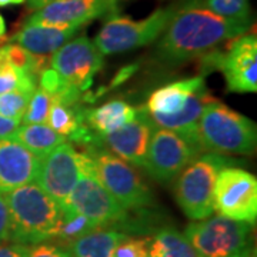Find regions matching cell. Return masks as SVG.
Instances as JSON below:
<instances>
[{"instance_id":"cell-1","label":"cell","mask_w":257,"mask_h":257,"mask_svg":"<svg viewBox=\"0 0 257 257\" xmlns=\"http://www.w3.org/2000/svg\"><path fill=\"white\" fill-rule=\"evenodd\" d=\"M251 23L221 18L202 0H182L175 18L157 43L156 56L169 66L207 55L223 42L244 35Z\"/></svg>"},{"instance_id":"cell-2","label":"cell","mask_w":257,"mask_h":257,"mask_svg":"<svg viewBox=\"0 0 257 257\" xmlns=\"http://www.w3.org/2000/svg\"><path fill=\"white\" fill-rule=\"evenodd\" d=\"M10 216V240L20 244H39L56 239L62 207L35 182L5 193Z\"/></svg>"},{"instance_id":"cell-3","label":"cell","mask_w":257,"mask_h":257,"mask_svg":"<svg viewBox=\"0 0 257 257\" xmlns=\"http://www.w3.org/2000/svg\"><path fill=\"white\" fill-rule=\"evenodd\" d=\"M197 136L204 152L250 155L256 149V123L213 99L203 109Z\"/></svg>"},{"instance_id":"cell-4","label":"cell","mask_w":257,"mask_h":257,"mask_svg":"<svg viewBox=\"0 0 257 257\" xmlns=\"http://www.w3.org/2000/svg\"><path fill=\"white\" fill-rule=\"evenodd\" d=\"M236 163L224 155L204 152L194 157L177 176L175 197L179 207L192 220L213 214V190L221 169Z\"/></svg>"},{"instance_id":"cell-5","label":"cell","mask_w":257,"mask_h":257,"mask_svg":"<svg viewBox=\"0 0 257 257\" xmlns=\"http://www.w3.org/2000/svg\"><path fill=\"white\" fill-rule=\"evenodd\" d=\"M251 230L250 223L217 214L193 221L183 234L200 257H254Z\"/></svg>"},{"instance_id":"cell-6","label":"cell","mask_w":257,"mask_h":257,"mask_svg":"<svg viewBox=\"0 0 257 257\" xmlns=\"http://www.w3.org/2000/svg\"><path fill=\"white\" fill-rule=\"evenodd\" d=\"M180 5L182 0H177L167 8L155 10L149 18L138 22L128 18L113 16L104 23L93 43L103 56L147 46L163 35Z\"/></svg>"},{"instance_id":"cell-7","label":"cell","mask_w":257,"mask_h":257,"mask_svg":"<svg viewBox=\"0 0 257 257\" xmlns=\"http://www.w3.org/2000/svg\"><path fill=\"white\" fill-rule=\"evenodd\" d=\"M86 153L92 157L97 180L124 210H140L153 203V194L133 166L103 147L89 146Z\"/></svg>"},{"instance_id":"cell-8","label":"cell","mask_w":257,"mask_h":257,"mask_svg":"<svg viewBox=\"0 0 257 257\" xmlns=\"http://www.w3.org/2000/svg\"><path fill=\"white\" fill-rule=\"evenodd\" d=\"M82 175L66 200L63 210H73L86 216L97 227H120L128 216V211L97 180L93 172V160L86 152L80 153Z\"/></svg>"},{"instance_id":"cell-9","label":"cell","mask_w":257,"mask_h":257,"mask_svg":"<svg viewBox=\"0 0 257 257\" xmlns=\"http://www.w3.org/2000/svg\"><path fill=\"white\" fill-rule=\"evenodd\" d=\"M202 153L204 150L199 142L169 128L156 127L150 139L143 167L153 179L169 183Z\"/></svg>"},{"instance_id":"cell-10","label":"cell","mask_w":257,"mask_h":257,"mask_svg":"<svg viewBox=\"0 0 257 257\" xmlns=\"http://www.w3.org/2000/svg\"><path fill=\"white\" fill-rule=\"evenodd\" d=\"M213 209L220 216L254 224L257 219V180L240 167H224L213 190Z\"/></svg>"},{"instance_id":"cell-11","label":"cell","mask_w":257,"mask_h":257,"mask_svg":"<svg viewBox=\"0 0 257 257\" xmlns=\"http://www.w3.org/2000/svg\"><path fill=\"white\" fill-rule=\"evenodd\" d=\"M204 66L219 69L234 93L257 92V40L254 35H241L229 47L227 53L209 52L202 56Z\"/></svg>"},{"instance_id":"cell-12","label":"cell","mask_w":257,"mask_h":257,"mask_svg":"<svg viewBox=\"0 0 257 257\" xmlns=\"http://www.w3.org/2000/svg\"><path fill=\"white\" fill-rule=\"evenodd\" d=\"M80 175V153L73 145L64 142L40 160L36 184L63 207Z\"/></svg>"},{"instance_id":"cell-13","label":"cell","mask_w":257,"mask_h":257,"mask_svg":"<svg viewBox=\"0 0 257 257\" xmlns=\"http://www.w3.org/2000/svg\"><path fill=\"white\" fill-rule=\"evenodd\" d=\"M52 69L80 92L92 87L94 76L103 67V55L87 36L67 42L50 57Z\"/></svg>"},{"instance_id":"cell-14","label":"cell","mask_w":257,"mask_h":257,"mask_svg":"<svg viewBox=\"0 0 257 257\" xmlns=\"http://www.w3.org/2000/svg\"><path fill=\"white\" fill-rule=\"evenodd\" d=\"M156 126L146 109H138L135 119L109 135H94L89 146L103 147L130 165L143 167L150 139ZM87 146V147H89Z\"/></svg>"},{"instance_id":"cell-15","label":"cell","mask_w":257,"mask_h":257,"mask_svg":"<svg viewBox=\"0 0 257 257\" xmlns=\"http://www.w3.org/2000/svg\"><path fill=\"white\" fill-rule=\"evenodd\" d=\"M116 0H56L36 10L26 25L56 28H82L86 23L114 10Z\"/></svg>"},{"instance_id":"cell-16","label":"cell","mask_w":257,"mask_h":257,"mask_svg":"<svg viewBox=\"0 0 257 257\" xmlns=\"http://www.w3.org/2000/svg\"><path fill=\"white\" fill-rule=\"evenodd\" d=\"M40 160L15 138L0 139V194L33 183Z\"/></svg>"},{"instance_id":"cell-17","label":"cell","mask_w":257,"mask_h":257,"mask_svg":"<svg viewBox=\"0 0 257 257\" xmlns=\"http://www.w3.org/2000/svg\"><path fill=\"white\" fill-rule=\"evenodd\" d=\"M206 87L204 76H196L166 84L150 94L146 104L149 116H172L187 106L194 93Z\"/></svg>"},{"instance_id":"cell-18","label":"cell","mask_w":257,"mask_h":257,"mask_svg":"<svg viewBox=\"0 0 257 257\" xmlns=\"http://www.w3.org/2000/svg\"><path fill=\"white\" fill-rule=\"evenodd\" d=\"M80 28H56L46 25H23L13 36L19 46L25 47L30 53L53 55L77 33Z\"/></svg>"},{"instance_id":"cell-19","label":"cell","mask_w":257,"mask_h":257,"mask_svg":"<svg viewBox=\"0 0 257 257\" xmlns=\"http://www.w3.org/2000/svg\"><path fill=\"white\" fill-rule=\"evenodd\" d=\"M138 109L123 100H110L96 109H84V123L94 135H109L135 119Z\"/></svg>"},{"instance_id":"cell-20","label":"cell","mask_w":257,"mask_h":257,"mask_svg":"<svg viewBox=\"0 0 257 257\" xmlns=\"http://www.w3.org/2000/svg\"><path fill=\"white\" fill-rule=\"evenodd\" d=\"M124 237L127 234L114 227H97L66 247L72 257H111L116 246Z\"/></svg>"},{"instance_id":"cell-21","label":"cell","mask_w":257,"mask_h":257,"mask_svg":"<svg viewBox=\"0 0 257 257\" xmlns=\"http://www.w3.org/2000/svg\"><path fill=\"white\" fill-rule=\"evenodd\" d=\"M12 138L16 139L39 159H43L59 145L67 142V139L56 133L46 123L19 124Z\"/></svg>"},{"instance_id":"cell-22","label":"cell","mask_w":257,"mask_h":257,"mask_svg":"<svg viewBox=\"0 0 257 257\" xmlns=\"http://www.w3.org/2000/svg\"><path fill=\"white\" fill-rule=\"evenodd\" d=\"M149 257H200L183 233L163 227L149 240Z\"/></svg>"},{"instance_id":"cell-23","label":"cell","mask_w":257,"mask_h":257,"mask_svg":"<svg viewBox=\"0 0 257 257\" xmlns=\"http://www.w3.org/2000/svg\"><path fill=\"white\" fill-rule=\"evenodd\" d=\"M36 77L30 76L10 60L6 47H0V94L12 90H36Z\"/></svg>"},{"instance_id":"cell-24","label":"cell","mask_w":257,"mask_h":257,"mask_svg":"<svg viewBox=\"0 0 257 257\" xmlns=\"http://www.w3.org/2000/svg\"><path fill=\"white\" fill-rule=\"evenodd\" d=\"M62 211H63L62 220H60V226L57 230L56 239L59 240L60 244L64 247L69 243L84 236L86 233L97 229V226L90 219H87L86 216H83L80 213H76L73 210H63V209H62Z\"/></svg>"},{"instance_id":"cell-25","label":"cell","mask_w":257,"mask_h":257,"mask_svg":"<svg viewBox=\"0 0 257 257\" xmlns=\"http://www.w3.org/2000/svg\"><path fill=\"white\" fill-rule=\"evenodd\" d=\"M204 5L221 18L251 23L248 0H204Z\"/></svg>"},{"instance_id":"cell-26","label":"cell","mask_w":257,"mask_h":257,"mask_svg":"<svg viewBox=\"0 0 257 257\" xmlns=\"http://www.w3.org/2000/svg\"><path fill=\"white\" fill-rule=\"evenodd\" d=\"M33 93L28 90H12L0 94V116L22 121Z\"/></svg>"},{"instance_id":"cell-27","label":"cell","mask_w":257,"mask_h":257,"mask_svg":"<svg viewBox=\"0 0 257 257\" xmlns=\"http://www.w3.org/2000/svg\"><path fill=\"white\" fill-rule=\"evenodd\" d=\"M53 103V97L46 93L43 89L36 87L35 93L32 94L30 101L28 104V109L25 111L22 121L25 124H30V123H46L47 116H49V110L52 107Z\"/></svg>"},{"instance_id":"cell-28","label":"cell","mask_w":257,"mask_h":257,"mask_svg":"<svg viewBox=\"0 0 257 257\" xmlns=\"http://www.w3.org/2000/svg\"><path fill=\"white\" fill-rule=\"evenodd\" d=\"M149 237H124L111 257H149Z\"/></svg>"},{"instance_id":"cell-29","label":"cell","mask_w":257,"mask_h":257,"mask_svg":"<svg viewBox=\"0 0 257 257\" xmlns=\"http://www.w3.org/2000/svg\"><path fill=\"white\" fill-rule=\"evenodd\" d=\"M25 257H72L67 247L55 243H39L33 244V247H29Z\"/></svg>"},{"instance_id":"cell-30","label":"cell","mask_w":257,"mask_h":257,"mask_svg":"<svg viewBox=\"0 0 257 257\" xmlns=\"http://www.w3.org/2000/svg\"><path fill=\"white\" fill-rule=\"evenodd\" d=\"M10 240V216L5 196L0 194V244Z\"/></svg>"},{"instance_id":"cell-31","label":"cell","mask_w":257,"mask_h":257,"mask_svg":"<svg viewBox=\"0 0 257 257\" xmlns=\"http://www.w3.org/2000/svg\"><path fill=\"white\" fill-rule=\"evenodd\" d=\"M29 246L20 243H8L0 244V257H25L28 253Z\"/></svg>"},{"instance_id":"cell-32","label":"cell","mask_w":257,"mask_h":257,"mask_svg":"<svg viewBox=\"0 0 257 257\" xmlns=\"http://www.w3.org/2000/svg\"><path fill=\"white\" fill-rule=\"evenodd\" d=\"M20 123L22 121H19V120L8 119V117L0 116V139L13 136V133L16 132Z\"/></svg>"},{"instance_id":"cell-33","label":"cell","mask_w":257,"mask_h":257,"mask_svg":"<svg viewBox=\"0 0 257 257\" xmlns=\"http://www.w3.org/2000/svg\"><path fill=\"white\" fill-rule=\"evenodd\" d=\"M28 2V8L30 10H39L45 8L47 5L53 3L56 0H26Z\"/></svg>"},{"instance_id":"cell-34","label":"cell","mask_w":257,"mask_h":257,"mask_svg":"<svg viewBox=\"0 0 257 257\" xmlns=\"http://www.w3.org/2000/svg\"><path fill=\"white\" fill-rule=\"evenodd\" d=\"M26 0H0V8H8V6H18L23 5Z\"/></svg>"},{"instance_id":"cell-35","label":"cell","mask_w":257,"mask_h":257,"mask_svg":"<svg viewBox=\"0 0 257 257\" xmlns=\"http://www.w3.org/2000/svg\"><path fill=\"white\" fill-rule=\"evenodd\" d=\"M5 33H6V22H5L3 16L0 15V39L5 36Z\"/></svg>"}]
</instances>
